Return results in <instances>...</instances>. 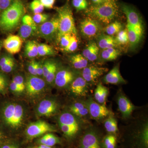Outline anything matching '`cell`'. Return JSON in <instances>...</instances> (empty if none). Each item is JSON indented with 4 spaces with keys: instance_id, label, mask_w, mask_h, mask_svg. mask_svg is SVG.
I'll list each match as a JSON object with an SVG mask.
<instances>
[{
    "instance_id": "22",
    "label": "cell",
    "mask_w": 148,
    "mask_h": 148,
    "mask_svg": "<svg viewBox=\"0 0 148 148\" xmlns=\"http://www.w3.org/2000/svg\"><path fill=\"white\" fill-rule=\"evenodd\" d=\"M58 122L59 124L65 125L75 129H79L78 122L72 113L66 112L61 114L58 119Z\"/></svg>"
},
{
    "instance_id": "52",
    "label": "cell",
    "mask_w": 148,
    "mask_h": 148,
    "mask_svg": "<svg viewBox=\"0 0 148 148\" xmlns=\"http://www.w3.org/2000/svg\"><path fill=\"white\" fill-rule=\"evenodd\" d=\"M1 148H18L16 146L12 145H5L3 146Z\"/></svg>"
},
{
    "instance_id": "39",
    "label": "cell",
    "mask_w": 148,
    "mask_h": 148,
    "mask_svg": "<svg viewBox=\"0 0 148 148\" xmlns=\"http://www.w3.org/2000/svg\"><path fill=\"white\" fill-rule=\"evenodd\" d=\"M116 138L114 135H109L104 139V145L106 148H115L116 145Z\"/></svg>"
},
{
    "instance_id": "10",
    "label": "cell",
    "mask_w": 148,
    "mask_h": 148,
    "mask_svg": "<svg viewBox=\"0 0 148 148\" xmlns=\"http://www.w3.org/2000/svg\"><path fill=\"white\" fill-rule=\"evenodd\" d=\"M21 22L18 34L22 40L26 39L36 34L38 27L32 16L29 15H24Z\"/></svg>"
},
{
    "instance_id": "47",
    "label": "cell",
    "mask_w": 148,
    "mask_h": 148,
    "mask_svg": "<svg viewBox=\"0 0 148 148\" xmlns=\"http://www.w3.org/2000/svg\"><path fill=\"white\" fill-rule=\"evenodd\" d=\"M44 8L47 9H52L55 2V0H40Z\"/></svg>"
},
{
    "instance_id": "1",
    "label": "cell",
    "mask_w": 148,
    "mask_h": 148,
    "mask_svg": "<svg viewBox=\"0 0 148 148\" xmlns=\"http://www.w3.org/2000/svg\"><path fill=\"white\" fill-rule=\"evenodd\" d=\"M25 13V8L21 0H13L10 6L0 13V29L9 32L19 25Z\"/></svg>"
},
{
    "instance_id": "34",
    "label": "cell",
    "mask_w": 148,
    "mask_h": 148,
    "mask_svg": "<svg viewBox=\"0 0 148 148\" xmlns=\"http://www.w3.org/2000/svg\"><path fill=\"white\" fill-rule=\"evenodd\" d=\"M30 7L34 14L42 13L45 8L40 0H34L30 4Z\"/></svg>"
},
{
    "instance_id": "2",
    "label": "cell",
    "mask_w": 148,
    "mask_h": 148,
    "mask_svg": "<svg viewBox=\"0 0 148 148\" xmlns=\"http://www.w3.org/2000/svg\"><path fill=\"white\" fill-rule=\"evenodd\" d=\"M86 13L89 17L99 22L109 24L117 15L118 8L115 1L110 0L91 6L86 9Z\"/></svg>"
},
{
    "instance_id": "32",
    "label": "cell",
    "mask_w": 148,
    "mask_h": 148,
    "mask_svg": "<svg viewBox=\"0 0 148 148\" xmlns=\"http://www.w3.org/2000/svg\"><path fill=\"white\" fill-rule=\"evenodd\" d=\"M38 56H39L54 55L55 51L52 47L45 44L38 45Z\"/></svg>"
},
{
    "instance_id": "31",
    "label": "cell",
    "mask_w": 148,
    "mask_h": 148,
    "mask_svg": "<svg viewBox=\"0 0 148 148\" xmlns=\"http://www.w3.org/2000/svg\"><path fill=\"white\" fill-rule=\"evenodd\" d=\"M104 126L106 130L110 133H115L118 131L117 122L112 116H110L105 121Z\"/></svg>"
},
{
    "instance_id": "18",
    "label": "cell",
    "mask_w": 148,
    "mask_h": 148,
    "mask_svg": "<svg viewBox=\"0 0 148 148\" xmlns=\"http://www.w3.org/2000/svg\"><path fill=\"white\" fill-rule=\"evenodd\" d=\"M104 82L112 84H119L126 83L120 72L119 66L114 67L104 78Z\"/></svg>"
},
{
    "instance_id": "49",
    "label": "cell",
    "mask_w": 148,
    "mask_h": 148,
    "mask_svg": "<svg viewBox=\"0 0 148 148\" xmlns=\"http://www.w3.org/2000/svg\"><path fill=\"white\" fill-rule=\"evenodd\" d=\"M7 85V82L5 77L2 74H0V92L4 90Z\"/></svg>"
},
{
    "instance_id": "50",
    "label": "cell",
    "mask_w": 148,
    "mask_h": 148,
    "mask_svg": "<svg viewBox=\"0 0 148 148\" xmlns=\"http://www.w3.org/2000/svg\"><path fill=\"white\" fill-rule=\"evenodd\" d=\"M10 88L12 92L16 93H21L20 89L16 84L13 81H12L10 85Z\"/></svg>"
},
{
    "instance_id": "40",
    "label": "cell",
    "mask_w": 148,
    "mask_h": 148,
    "mask_svg": "<svg viewBox=\"0 0 148 148\" xmlns=\"http://www.w3.org/2000/svg\"><path fill=\"white\" fill-rule=\"evenodd\" d=\"M57 65L54 62L50 71L47 74L46 77H45L46 79V81L48 83L51 84L53 81H54L56 75V73H57Z\"/></svg>"
},
{
    "instance_id": "44",
    "label": "cell",
    "mask_w": 148,
    "mask_h": 148,
    "mask_svg": "<svg viewBox=\"0 0 148 148\" xmlns=\"http://www.w3.org/2000/svg\"><path fill=\"white\" fill-rule=\"evenodd\" d=\"M54 62L47 61L43 64V76L45 78L53 66Z\"/></svg>"
},
{
    "instance_id": "28",
    "label": "cell",
    "mask_w": 148,
    "mask_h": 148,
    "mask_svg": "<svg viewBox=\"0 0 148 148\" xmlns=\"http://www.w3.org/2000/svg\"><path fill=\"white\" fill-rule=\"evenodd\" d=\"M119 55L120 51L115 48H110L103 49L101 54L102 59L106 61L115 60Z\"/></svg>"
},
{
    "instance_id": "8",
    "label": "cell",
    "mask_w": 148,
    "mask_h": 148,
    "mask_svg": "<svg viewBox=\"0 0 148 148\" xmlns=\"http://www.w3.org/2000/svg\"><path fill=\"white\" fill-rule=\"evenodd\" d=\"M55 131L56 129L52 125L43 121H39L29 125L26 130V134L29 138H33Z\"/></svg>"
},
{
    "instance_id": "35",
    "label": "cell",
    "mask_w": 148,
    "mask_h": 148,
    "mask_svg": "<svg viewBox=\"0 0 148 148\" xmlns=\"http://www.w3.org/2000/svg\"><path fill=\"white\" fill-rule=\"evenodd\" d=\"M77 47L78 41L77 39V35L72 34L69 45L64 49V50L68 52H74L76 50Z\"/></svg>"
},
{
    "instance_id": "41",
    "label": "cell",
    "mask_w": 148,
    "mask_h": 148,
    "mask_svg": "<svg viewBox=\"0 0 148 148\" xmlns=\"http://www.w3.org/2000/svg\"><path fill=\"white\" fill-rule=\"evenodd\" d=\"M32 18L36 24H42L48 21L49 18V15L42 13L37 14H34Z\"/></svg>"
},
{
    "instance_id": "46",
    "label": "cell",
    "mask_w": 148,
    "mask_h": 148,
    "mask_svg": "<svg viewBox=\"0 0 148 148\" xmlns=\"http://www.w3.org/2000/svg\"><path fill=\"white\" fill-rule=\"evenodd\" d=\"M36 61L33 60L30 62L28 66V71L31 75L37 76L36 68Z\"/></svg>"
},
{
    "instance_id": "57",
    "label": "cell",
    "mask_w": 148,
    "mask_h": 148,
    "mask_svg": "<svg viewBox=\"0 0 148 148\" xmlns=\"http://www.w3.org/2000/svg\"><path fill=\"white\" fill-rule=\"evenodd\" d=\"M103 2L107 1H110V0H103Z\"/></svg>"
},
{
    "instance_id": "24",
    "label": "cell",
    "mask_w": 148,
    "mask_h": 148,
    "mask_svg": "<svg viewBox=\"0 0 148 148\" xmlns=\"http://www.w3.org/2000/svg\"><path fill=\"white\" fill-rule=\"evenodd\" d=\"M70 110L73 114L82 117L89 113L86 104L82 103H76L70 106Z\"/></svg>"
},
{
    "instance_id": "38",
    "label": "cell",
    "mask_w": 148,
    "mask_h": 148,
    "mask_svg": "<svg viewBox=\"0 0 148 148\" xmlns=\"http://www.w3.org/2000/svg\"><path fill=\"white\" fill-rule=\"evenodd\" d=\"M72 4L77 11L87 9L88 6L87 0H73Z\"/></svg>"
},
{
    "instance_id": "6",
    "label": "cell",
    "mask_w": 148,
    "mask_h": 148,
    "mask_svg": "<svg viewBox=\"0 0 148 148\" xmlns=\"http://www.w3.org/2000/svg\"><path fill=\"white\" fill-rule=\"evenodd\" d=\"M79 28L83 36L90 39L98 36L102 30L100 22L89 16L81 21Z\"/></svg>"
},
{
    "instance_id": "7",
    "label": "cell",
    "mask_w": 148,
    "mask_h": 148,
    "mask_svg": "<svg viewBox=\"0 0 148 148\" xmlns=\"http://www.w3.org/2000/svg\"><path fill=\"white\" fill-rule=\"evenodd\" d=\"M58 30V16L42 24L37 28L36 34L40 38L51 40L57 37Z\"/></svg>"
},
{
    "instance_id": "17",
    "label": "cell",
    "mask_w": 148,
    "mask_h": 148,
    "mask_svg": "<svg viewBox=\"0 0 148 148\" xmlns=\"http://www.w3.org/2000/svg\"><path fill=\"white\" fill-rule=\"evenodd\" d=\"M57 105L55 102L51 100H45L40 102L37 108L40 116H50L57 110Z\"/></svg>"
},
{
    "instance_id": "48",
    "label": "cell",
    "mask_w": 148,
    "mask_h": 148,
    "mask_svg": "<svg viewBox=\"0 0 148 148\" xmlns=\"http://www.w3.org/2000/svg\"><path fill=\"white\" fill-rule=\"evenodd\" d=\"M12 58L13 57H12L11 56L8 55L3 56L0 59V68L7 64Z\"/></svg>"
},
{
    "instance_id": "13",
    "label": "cell",
    "mask_w": 148,
    "mask_h": 148,
    "mask_svg": "<svg viewBox=\"0 0 148 148\" xmlns=\"http://www.w3.org/2000/svg\"><path fill=\"white\" fill-rule=\"evenodd\" d=\"M23 40L17 35L10 34L4 40L3 46L9 53L15 54L21 50Z\"/></svg>"
},
{
    "instance_id": "5",
    "label": "cell",
    "mask_w": 148,
    "mask_h": 148,
    "mask_svg": "<svg viewBox=\"0 0 148 148\" xmlns=\"http://www.w3.org/2000/svg\"><path fill=\"white\" fill-rule=\"evenodd\" d=\"M121 9L127 18V24L143 36V28L142 20L137 10L133 7L125 3L121 5Z\"/></svg>"
},
{
    "instance_id": "25",
    "label": "cell",
    "mask_w": 148,
    "mask_h": 148,
    "mask_svg": "<svg viewBox=\"0 0 148 148\" xmlns=\"http://www.w3.org/2000/svg\"><path fill=\"white\" fill-rule=\"evenodd\" d=\"M72 65L76 69H83L87 67L88 61L82 54H76L72 56L70 58Z\"/></svg>"
},
{
    "instance_id": "37",
    "label": "cell",
    "mask_w": 148,
    "mask_h": 148,
    "mask_svg": "<svg viewBox=\"0 0 148 148\" xmlns=\"http://www.w3.org/2000/svg\"><path fill=\"white\" fill-rule=\"evenodd\" d=\"M71 34L67 33L61 36L57 40L58 42L60 44V46L63 49H65L68 45L71 40Z\"/></svg>"
},
{
    "instance_id": "4",
    "label": "cell",
    "mask_w": 148,
    "mask_h": 148,
    "mask_svg": "<svg viewBox=\"0 0 148 148\" xmlns=\"http://www.w3.org/2000/svg\"><path fill=\"white\" fill-rule=\"evenodd\" d=\"M24 113V109L21 105L10 103L3 110V118L6 124L10 127L13 129H17L22 124Z\"/></svg>"
},
{
    "instance_id": "15",
    "label": "cell",
    "mask_w": 148,
    "mask_h": 148,
    "mask_svg": "<svg viewBox=\"0 0 148 148\" xmlns=\"http://www.w3.org/2000/svg\"><path fill=\"white\" fill-rule=\"evenodd\" d=\"M75 78L74 74L67 69H63L56 73L54 82L59 87H64L71 83Z\"/></svg>"
},
{
    "instance_id": "20",
    "label": "cell",
    "mask_w": 148,
    "mask_h": 148,
    "mask_svg": "<svg viewBox=\"0 0 148 148\" xmlns=\"http://www.w3.org/2000/svg\"><path fill=\"white\" fill-rule=\"evenodd\" d=\"M99 49L96 43L90 42L83 51L82 55L88 61H95L98 58Z\"/></svg>"
},
{
    "instance_id": "23",
    "label": "cell",
    "mask_w": 148,
    "mask_h": 148,
    "mask_svg": "<svg viewBox=\"0 0 148 148\" xmlns=\"http://www.w3.org/2000/svg\"><path fill=\"white\" fill-rule=\"evenodd\" d=\"M109 90L101 83L98 84L94 92V98L97 103L104 104L106 103Z\"/></svg>"
},
{
    "instance_id": "29",
    "label": "cell",
    "mask_w": 148,
    "mask_h": 148,
    "mask_svg": "<svg viewBox=\"0 0 148 148\" xmlns=\"http://www.w3.org/2000/svg\"><path fill=\"white\" fill-rule=\"evenodd\" d=\"M39 143L41 145L51 147L60 143V140L58 138L53 134L48 133L40 139Z\"/></svg>"
},
{
    "instance_id": "11",
    "label": "cell",
    "mask_w": 148,
    "mask_h": 148,
    "mask_svg": "<svg viewBox=\"0 0 148 148\" xmlns=\"http://www.w3.org/2000/svg\"><path fill=\"white\" fill-rule=\"evenodd\" d=\"M45 83L43 80L36 76L30 75L27 78L25 83V90L30 96L39 94L45 87Z\"/></svg>"
},
{
    "instance_id": "45",
    "label": "cell",
    "mask_w": 148,
    "mask_h": 148,
    "mask_svg": "<svg viewBox=\"0 0 148 148\" xmlns=\"http://www.w3.org/2000/svg\"><path fill=\"white\" fill-rule=\"evenodd\" d=\"M13 0H0V13L8 8Z\"/></svg>"
},
{
    "instance_id": "53",
    "label": "cell",
    "mask_w": 148,
    "mask_h": 148,
    "mask_svg": "<svg viewBox=\"0 0 148 148\" xmlns=\"http://www.w3.org/2000/svg\"><path fill=\"white\" fill-rule=\"evenodd\" d=\"M90 1L94 3V5H95L100 4L103 2V0H90Z\"/></svg>"
},
{
    "instance_id": "26",
    "label": "cell",
    "mask_w": 148,
    "mask_h": 148,
    "mask_svg": "<svg viewBox=\"0 0 148 148\" xmlns=\"http://www.w3.org/2000/svg\"><path fill=\"white\" fill-rule=\"evenodd\" d=\"M126 29L128 35V41L131 47H134L140 42L142 36L129 24H127Z\"/></svg>"
},
{
    "instance_id": "56",
    "label": "cell",
    "mask_w": 148,
    "mask_h": 148,
    "mask_svg": "<svg viewBox=\"0 0 148 148\" xmlns=\"http://www.w3.org/2000/svg\"><path fill=\"white\" fill-rule=\"evenodd\" d=\"M3 137V136L2 133L1 132H0V139H2Z\"/></svg>"
},
{
    "instance_id": "42",
    "label": "cell",
    "mask_w": 148,
    "mask_h": 148,
    "mask_svg": "<svg viewBox=\"0 0 148 148\" xmlns=\"http://www.w3.org/2000/svg\"><path fill=\"white\" fill-rule=\"evenodd\" d=\"M12 81L17 85L21 92H23L25 90V84L24 78L22 76L17 75L13 78Z\"/></svg>"
},
{
    "instance_id": "27",
    "label": "cell",
    "mask_w": 148,
    "mask_h": 148,
    "mask_svg": "<svg viewBox=\"0 0 148 148\" xmlns=\"http://www.w3.org/2000/svg\"><path fill=\"white\" fill-rule=\"evenodd\" d=\"M38 44L35 41L29 40L25 45L24 53L29 58H34L38 56Z\"/></svg>"
},
{
    "instance_id": "51",
    "label": "cell",
    "mask_w": 148,
    "mask_h": 148,
    "mask_svg": "<svg viewBox=\"0 0 148 148\" xmlns=\"http://www.w3.org/2000/svg\"><path fill=\"white\" fill-rule=\"evenodd\" d=\"M36 71L37 75H43V65L40 62H37Z\"/></svg>"
},
{
    "instance_id": "21",
    "label": "cell",
    "mask_w": 148,
    "mask_h": 148,
    "mask_svg": "<svg viewBox=\"0 0 148 148\" xmlns=\"http://www.w3.org/2000/svg\"><path fill=\"white\" fill-rule=\"evenodd\" d=\"M97 44L99 48L103 50L110 48H115L117 45L115 38L107 34L99 35Z\"/></svg>"
},
{
    "instance_id": "54",
    "label": "cell",
    "mask_w": 148,
    "mask_h": 148,
    "mask_svg": "<svg viewBox=\"0 0 148 148\" xmlns=\"http://www.w3.org/2000/svg\"><path fill=\"white\" fill-rule=\"evenodd\" d=\"M33 148H52L51 147H49V146L45 145H41L39 147H36Z\"/></svg>"
},
{
    "instance_id": "30",
    "label": "cell",
    "mask_w": 148,
    "mask_h": 148,
    "mask_svg": "<svg viewBox=\"0 0 148 148\" xmlns=\"http://www.w3.org/2000/svg\"><path fill=\"white\" fill-rule=\"evenodd\" d=\"M123 25L118 21H115L109 24L105 29L106 34L113 36L122 30Z\"/></svg>"
},
{
    "instance_id": "12",
    "label": "cell",
    "mask_w": 148,
    "mask_h": 148,
    "mask_svg": "<svg viewBox=\"0 0 148 148\" xmlns=\"http://www.w3.org/2000/svg\"><path fill=\"white\" fill-rule=\"evenodd\" d=\"M108 71V69L103 67L91 66L83 69L82 77L87 83H94Z\"/></svg>"
},
{
    "instance_id": "16",
    "label": "cell",
    "mask_w": 148,
    "mask_h": 148,
    "mask_svg": "<svg viewBox=\"0 0 148 148\" xmlns=\"http://www.w3.org/2000/svg\"><path fill=\"white\" fill-rule=\"evenodd\" d=\"M71 90L76 96H85L88 92L87 82L82 77H78L72 82Z\"/></svg>"
},
{
    "instance_id": "19",
    "label": "cell",
    "mask_w": 148,
    "mask_h": 148,
    "mask_svg": "<svg viewBox=\"0 0 148 148\" xmlns=\"http://www.w3.org/2000/svg\"><path fill=\"white\" fill-rule=\"evenodd\" d=\"M81 148H101L97 135L93 132H88L84 135L81 142Z\"/></svg>"
},
{
    "instance_id": "43",
    "label": "cell",
    "mask_w": 148,
    "mask_h": 148,
    "mask_svg": "<svg viewBox=\"0 0 148 148\" xmlns=\"http://www.w3.org/2000/svg\"><path fill=\"white\" fill-rule=\"evenodd\" d=\"M15 66V63L14 59L12 58L7 64L0 68L3 72L6 73H10L13 71Z\"/></svg>"
},
{
    "instance_id": "33",
    "label": "cell",
    "mask_w": 148,
    "mask_h": 148,
    "mask_svg": "<svg viewBox=\"0 0 148 148\" xmlns=\"http://www.w3.org/2000/svg\"><path fill=\"white\" fill-rule=\"evenodd\" d=\"M117 44L125 45L129 42L127 29L121 30L116 34L115 38Z\"/></svg>"
},
{
    "instance_id": "9",
    "label": "cell",
    "mask_w": 148,
    "mask_h": 148,
    "mask_svg": "<svg viewBox=\"0 0 148 148\" xmlns=\"http://www.w3.org/2000/svg\"><path fill=\"white\" fill-rule=\"evenodd\" d=\"M86 106L88 112L93 119L100 120L110 115L111 112L105 104H100L93 101L92 98H89Z\"/></svg>"
},
{
    "instance_id": "14",
    "label": "cell",
    "mask_w": 148,
    "mask_h": 148,
    "mask_svg": "<svg viewBox=\"0 0 148 148\" xmlns=\"http://www.w3.org/2000/svg\"><path fill=\"white\" fill-rule=\"evenodd\" d=\"M117 104L120 112L123 118H127L131 116L135 107L124 95L120 94L117 98Z\"/></svg>"
},
{
    "instance_id": "36",
    "label": "cell",
    "mask_w": 148,
    "mask_h": 148,
    "mask_svg": "<svg viewBox=\"0 0 148 148\" xmlns=\"http://www.w3.org/2000/svg\"><path fill=\"white\" fill-rule=\"evenodd\" d=\"M61 130L66 136L71 137L77 134L79 130L75 129L71 127L61 124H59Z\"/></svg>"
},
{
    "instance_id": "55",
    "label": "cell",
    "mask_w": 148,
    "mask_h": 148,
    "mask_svg": "<svg viewBox=\"0 0 148 148\" xmlns=\"http://www.w3.org/2000/svg\"><path fill=\"white\" fill-rule=\"evenodd\" d=\"M3 43L1 42L0 41V51H1V49L2 47Z\"/></svg>"
},
{
    "instance_id": "3",
    "label": "cell",
    "mask_w": 148,
    "mask_h": 148,
    "mask_svg": "<svg viewBox=\"0 0 148 148\" xmlns=\"http://www.w3.org/2000/svg\"><path fill=\"white\" fill-rule=\"evenodd\" d=\"M58 13V30L56 38L58 40L62 35L67 33L77 35L73 12L69 3L56 8Z\"/></svg>"
}]
</instances>
